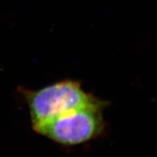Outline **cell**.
Returning <instances> with one entry per match:
<instances>
[{"instance_id": "1", "label": "cell", "mask_w": 157, "mask_h": 157, "mask_svg": "<svg viewBox=\"0 0 157 157\" xmlns=\"http://www.w3.org/2000/svg\"><path fill=\"white\" fill-rule=\"evenodd\" d=\"M32 127L98 101L79 82L63 80L36 90H23Z\"/></svg>"}, {"instance_id": "2", "label": "cell", "mask_w": 157, "mask_h": 157, "mask_svg": "<svg viewBox=\"0 0 157 157\" xmlns=\"http://www.w3.org/2000/svg\"><path fill=\"white\" fill-rule=\"evenodd\" d=\"M105 106V101L98 100L33 127V129L39 135L63 146L81 144L96 138L103 132V111Z\"/></svg>"}]
</instances>
